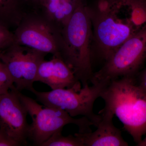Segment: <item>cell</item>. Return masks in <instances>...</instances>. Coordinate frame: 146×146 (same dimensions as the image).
<instances>
[{
  "instance_id": "1",
  "label": "cell",
  "mask_w": 146,
  "mask_h": 146,
  "mask_svg": "<svg viewBox=\"0 0 146 146\" xmlns=\"http://www.w3.org/2000/svg\"><path fill=\"white\" fill-rule=\"evenodd\" d=\"M88 9L93 40L105 61L146 27L145 0H100L96 7Z\"/></svg>"
},
{
  "instance_id": "2",
  "label": "cell",
  "mask_w": 146,
  "mask_h": 146,
  "mask_svg": "<svg viewBox=\"0 0 146 146\" xmlns=\"http://www.w3.org/2000/svg\"><path fill=\"white\" fill-rule=\"evenodd\" d=\"M100 98L104 110L116 115L136 145L146 134V94L136 76L117 79L107 84Z\"/></svg>"
},
{
  "instance_id": "3",
  "label": "cell",
  "mask_w": 146,
  "mask_h": 146,
  "mask_svg": "<svg viewBox=\"0 0 146 146\" xmlns=\"http://www.w3.org/2000/svg\"><path fill=\"white\" fill-rule=\"evenodd\" d=\"M92 25L88 7L82 1L60 33L58 54L82 86L89 84L94 73L91 62Z\"/></svg>"
},
{
  "instance_id": "4",
  "label": "cell",
  "mask_w": 146,
  "mask_h": 146,
  "mask_svg": "<svg viewBox=\"0 0 146 146\" xmlns=\"http://www.w3.org/2000/svg\"><path fill=\"white\" fill-rule=\"evenodd\" d=\"M107 84L99 83L92 84L90 86L87 84L47 92L38 91L33 88L31 92L34 94L36 100L44 106L63 110L73 117L78 116L85 117L96 127L101 116L94 113V103L100 98Z\"/></svg>"
},
{
  "instance_id": "5",
  "label": "cell",
  "mask_w": 146,
  "mask_h": 146,
  "mask_svg": "<svg viewBox=\"0 0 146 146\" xmlns=\"http://www.w3.org/2000/svg\"><path fill=\"white\" fill-rule=\"evenodd\" d=\"M19 97L31 117L32 123L29 127L28 140L35 146H41L53 134L62 131L63 127L72 124L78 127V132L91 131L94 125L85 117L75 119L62 109L43 106L35 100L27 96L19 91Z\"/></svg>"
},
{
  "instance_id": "6",
  "label": "cell",
  "mask_w": 146,
  "mask_h": 146,
  "mask_svg": "<svg viewBox=\"0 0 146 146\" xmlns=\"http://www.w3.org/2000/svg\"><path fill=\"white\" fill-rule=\"evenodd\" d=\"M146 60V27L121 45L104 65L94 73L92 84H109L117 79L136 76Z\"/></svg>"
},
{
  "instance_id": "7",
  "label": "cell",
  "mask_w": 146,
  "mask_h": 146,
  "mask_svg": "<svg viewBox=\"0 0 146 146\" xmlns=\"http://www.w3.org/2000/svg\"><path fill=\"white\" fill-rule=\"evenodd\" d=\"M46 55L14 42L0 50V60L7 68L16 89L31 91L39 65Z\"/></svg>"
},
{
  "instance_id": "8",
  "label": "cell",
  "mask_w": 146,
  "mask_h": 146,
  "mask_svg": "<svg viewBox=\"0 0 146 146\" xmlns=\"http://www.w3.org/2000/svg\"><path fill=\"white\" fill-rule=\"evenodd\" d=\"M14 42L44 53L58 54L60 32L35 9L13 31Z\"/></svg>"
},
{
  "instance_id": "9",
  "label": "cell",
  "mask_w": 146,
  "mask_h": 146,
  "mask_svg": "<svg viewBox=\"0 0 146 146\" xmlns=\"http://www.w3.org/2000/svg\"><path fill=\"white\" fill-rule=\"evenodd\" d=\"M18 92L15 87L0 95V129L21 146L26 145L29 125L27 121V112Z\"/></svg>"
},
{
  "instance_id": "10",
  "label": "cell",
  "mask_w": 146,
  "mask_h": 146,
  "mask_svg": "<svg viewBox=\"0 0 146 146\" xmlns=\"http://www.w3.org/2000/svg\"><path fill=\"white\" fill-rule=\"evenodd\" d=\"M35 82L47 84L52 90L82 85L73 71L58 54L53 55L50 60H44L41 63Z\"/></svg>"
},
{
  "instance_id": "11",
  "label": "cell",
  "mask_w": 146,
  "mask_h": 146,
  "mask_svg": "<svg viewBox=\"0 0 146 146\" xmlns=\"http://www.w3.org/2000/svg\"><path fill=\"white\" fill-rule=\"evenodd\" d=\"M98 114L101 116V119L95 131L74 134L79 138L83 146H128L122 136L121 130L113 124L114 115L103 109Z\"/></svg>"
},
{
  "instance_id": "12",
  "label": "cell",
  "mask_w": 146,
  "mask_h": 146,
  "mask_svg": "<svg viewBox=\"0 0 146 146\" xmlns=\"http://www.w3.org/2000/svg\"><path fill=\"white\" fill-rule=\"evenodd\" d=\"M82 1L40 0L35 9L60 33Z\"/></svg>"
},
{
  "instance_id": "13",
  "label": "cell",
  "mask_w": 146,
  "mask_h": 146,
  "mask_svg": "<svg viewBox=\"0 0 146 146\" xmlns=\"http://www.w3.org/2000/svg\"><path fill=\"white\" fill-rule=\"evenodd\" d=\"M33 9L29 0H0V25L14 31Z\"/></svg>"
},
{
  "instance_id": "14",
  "label": "cell",
  "mask_w": 146,
  "mask_h": 146,
  "mask_svg": "<svg viewBox=\"0 0 146 146\" xmlns=\"http://www.w3.org/2000/svg\"><path fill=\"white\" fill-rule=\"evenodd\" d=\"M62 131L56 132L41 146H83L82 142L75 135L63 136Z\"/></svg>"
},
{
  "instance_id": "15",
  "label": "cell",
  "mask_w": 146,
  "mask_h": 146,
  "mask_svg": "<svg viewBox=\"0 0 146 146\" xmlns=\"http://www.w3.org/2000/svg\"><path fill=\"white\" fill-rule=\"evenodd\" d=\"M15 87L7 68L0 60V95L7 93Z\"/></svg>"
},
{
  "instance_id": "16",
  "label": "cell",
  "mask_w": 146,
  "mask_h": 146,
  "mask_svg": "<svg viewBox=\"0 0 146 146\" xmlns=\"http://www.w3.org/2000/svg\"><path fill=\"white\" fill-rule=\"evenodd\" d=\"M15 42L13 32L0 25V50Z\"/></svg>"
},
{
  "instance_id": "17",
  "label": "cell",
  "mask_w": 146,
  "mask_h": 146,
  "mask_svg": "<svg viewBox=\"0 0 146 146\" xmlns=\"http://www.w3.org/2000/svg\"><path fill=\"white\" fill-rule=\"evenodd\" d=\"M21 146L20 144L11 139L0 129V146Z\"/></svg>"
},
{
  "instance_id": "18",
  "label": "cell",
  "mask_w": 146,
  "mask_h": 146,
  "mask_svg": "<svg viewBox=\"0 0 146 146\" xmlns=\"http://www.w3.org/2000/svg\"><path fill=\"white\" fill-rule=\"evenodd\" d=\"M136 79L138 85L146 94V68Z\"/></svg>"
},
{
  "instance_id": "19",
  "label": "cell",
  "mask_w": 146,
  "mask_h": 146,
  "mask_svg": "<svg viewBox=\"0 0 146 146\" xmlns=\"http://www.w3.org/2000/svg\"><path fill=\"white\" fill-rule=\"evenodd\" d=\"M29 1L32 6L33 7V8L35 9L39 3L40 0H29Z\"/></svg>"
},
{
  "instance_id": "20",
  "label": "cell",
  "mask_w": 146,
  "mask_h": 146,
  "mask_svg": "<svg viewBox=\"0 0 146 146\" xmlns=\"http://www.w3.org/2000/svg\"><path fill=\"white\" fill-rule=\"evenodd\" d=\"M139 146H146V136L145 138L143 139L142 141L139 144L137 145Z\"/></svg>"
}]
</instances>
